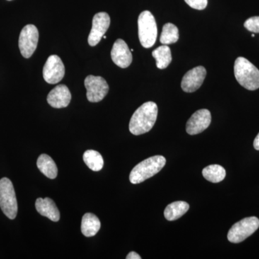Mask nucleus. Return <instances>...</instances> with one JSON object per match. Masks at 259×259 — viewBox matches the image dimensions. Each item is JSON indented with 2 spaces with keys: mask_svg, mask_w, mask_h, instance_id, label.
Returning <instances> with one entry per match:
<instances>
[{
  "mask_svg": "<svg viewBox=\"0 0 259 259\" xmlns=\"http://www.w3.org/2000/svg\"><path fill=\"white\" fill-rule=\"evenodd\" d=\"M186 3L193 9L202 10L207 7L208 0H185Z\"/></svg>",
  "mask_w": 259,
  "mask_h": 259,
  "instance_id": "obj_24",
  "label": "nucleus"
},
{
  "mask_svg": "<svg viewBox=\"0 0 259 259\" xmlns=\"http://www.w3.org/2000/svg\"><path fill=\"white\" fill-rule=\"evenodd\" d=\"M103 37H104V38H105V39H106V38H107V37H106V36H105V35H104Z\"/></svg>",
  "mask_w": 259,
  "mask_h": 259,
  "instance_id": "obj_28",
  "label": "nucleus"
},
{
  "mask_svg": "<svg viewBox=\"0 0 259 259\" xmlns=\"http://www.w3.org/2000/svg\"><path fill=\"white\" fill-rule=\"evenodd\" d=\"M140 42L143 47L148 49L152 47L157 38V25L156 20L151 12H142L138 20Z\"/></svg>",
  "mask_w": 259,
  "mask_h": 259,
  "instance_id": "obj_4",
  "label": "nucleus"
},
{
  "mask_svg": "<svg viewBox=\"0 0 259 259\" xmlns=\"http://www.w3.org/2000/svg\"><path fill=\"white\" fill-rule=\"evenodd\" d=\"M202 175L205 180L212 183L222 182L226 176V169L221 165L212 164L202 170Z\"/></svg>",
  "mask_w": 259,
  "mask_h": 259,
  "instance_id": "obj_20",
  "label": "nucleus"
},
{
  "mask_svg": "<svg viewBox=\"0 0 259 259\" xmlns=\"http://www.w3.org/2000/svg\"><path fill=\"white\" fill-rule=\"evenodd\" d=\"M35 208L42 216H45L54 222H58L60 220V212L56 207V204L52 199L37 198L35 201Z\"/></svg>",
  "mask_w": 259,
  "mask_h": 259,
  "instance_id": "obj_15",
  "label": "nucleus"
},
{
  "mask_svg": "<svg viewBox=\"0 0 259 259\" xmlns=\"http://www.w3.org/2000/svg\"><path fill=\"white\" fill-rule=\"evenodd\" d=\"M37 166L40 171L48 178L54 180L57 177V166L53 158H51L49 155H40L37 158Z\"/></svg>",
  "mask_w": 259,
  "mask_h": 259,
  "instance_id": "obj_17",
  "label": "nucleus"
},
{
  "mask_svg": "<svg viewBox=\"0 0 259 259\" xmlns=\"http://www.w3.org/2000/svg\"><path fill=\"white\" fill-rule=\"evenodd\" d=\"M251 36L253 37H254L255 36L254 34H252Z\"/></svg>",
  "mask_w": 259,
  "mask_h": 259,
  "instance_id": "obj_27",
  "label": "nucleus"
},
{
  "mask_svg": "<svg viewBox=\"0 0 259 259\" xmlns=\"http://www.w3.org/2000/svg\"><path fill=\"white\" fill-rule=\"evenodd\" d=\"M112 60L117 66L125 69L133 61V56L127 44L122 39H117L111 51Z\"/></svg>",
  "mask_w": 259,
  "mask_h": 259,
  "instance_id": "obj_13",
  "label": "nucleus"
},
{
  "mask_svg": "<svg viewBox=\"0 0 259 259\" xmlns=\"http://www.w3.org/2000/svg\"><path fill=\"white\" fill-rule=\"evenodd\" d=\"M71 95L69 88L64 84H59L53 89L47 97L48 103L54 108H64L69 105Z\"/></svg>",
  "mask_w": 259,
  "mask_h": 259,
  "instance_id": "obj_14",
  "label": "nucleus"
},
{
  "mask_svg": "<svg viewBox=\"0 0 259 259\" xmlns=\"http://www.w3.org/2000/svg\"><path fill=\"white\" fill-rule=\"evenodd\" d=\"M83 160L87 166L94 171L102 170L104 166V160L98 151L88 150L83 155Z\"/></svg>",
  "mask_w": 259,
  "mask_h": 259,
  "instance_id": "obj_21",
  "label": "nucleus"
},
{
  "mask_svg": "<svg viewBox=\"0 0 259 259\" xmlns=\"http://www.w3.org/2000/svg\"><path fill=\"white\" fill-rule=\"evenodd\" d=\"M38 38V30L35 25L30 24L24 27L19 37V49L24 58L31 57L36 50Z\"/></svg>",
  "mask_w": 259,
  "mask_h": 259,
  "instance_id": "obj_7",
  "label": "nucleus"
},
{
  "mask_svg": "<svg viewBox=\"0 0 259 259\" xmlns=\"http://www.w3.org/2000/svg\"><path fill=\"white\" fill-rule=\"evenodd\" d=\"M166 162V158L162 156L146 158L133 168L130 175V181L134 185H137L147 180L161 171Z\"/></svg>",
  "mask_w": 259,
  "mask_h": 259,
  "instance_id": "obj_3",
  "label": "nucleus"
},
{
  "mask_svg": "<svg viewBox=\"0 0 259 259\" xmlns=\"http://www.w3.org/2000/svg\"><path fill=\"white\" fill-rule=\"evenodd\" d=\"M101 223L100 220L93 213H86L81 220V231L83 236H95L100 231Z\"/></svg>",
  "mask_w": 259,
  "mask_h": 259,
  "instance_id": "obj_16",
  "label": "nucleus"
},
{
  "mask_svg": "<svg viewBox=\"0 0 259 259\" xmlns=\"http://www.w3.org/2000/svg\"><path fill=\"white\" fill-rule=\"evenodd\" d=\"M153 57L156 59V66L160 69H164L168 67L171 62L172 56L171 50L167 45L161 46L153 51Z\"/></svg>",
  "mask_w": 259,
  "mask_h": 259,
  "instance_id": "obj_19",
  "label": "nucleus"
},
{
  "mask_svg": "<svg viewBox=\"0 0 259 259\" xmlns=\"http://www.w3.org/2000/svg\"><path fill=\"white\" fill-rule=\"evenodd\" d=\"M253 146H254L255 150L259 151V134L257 135L254 141H253Z\"/></svg>",
  "mask_w": 259,
  "mask_h": 259,
  "instance_id": "obj_26",
  "label": "nucleus"
},
{
  "mask_svg": "<svg viewBox=\"0 0 259 259\" xmlns=\"http://www.w3.org/2000/svg\"><path fill=\"white\" fill-rule=\"evenodd\" d=\"M8 1H10V0H8Z\"/></svg>",
  "mask_w": 259,
  "mask_h": 259,
  "instance_id": "obj_29",
  "label": "nucleus"
},
{
  "mask_svg": "<svg viewBox=\"0 0 259 259\" xmlns=\"http://www.w3.org/2000/svg\"><path fill=\"white\" fill-rule=\"evenodd\" d=\"M207 71L203 66H199L190 70L184 76L182 81V90L185 93H194L198 90L205 79Z\"/></svg>",
  "mask_w": 259,
  "mask_h": 259,
  "instance_id": "obj_12",
  "label": "nucleus"
},
{
  "mask_svg": "<svg viewBox=\"0 0 259 259\" xmlns=\"http://www.w3.org/2000/svg\"><path fill=\"white\" fill-rule=\"evenodd\" d=\"M244 27L250 32L259 33V17H252L245 22Z\"/></svg>",
  "mask_w": 259,
  "mask_h": 259,
  "instance_id": "obj_23",
  "label": "nucleus"
},
{
  "mask_svg": "<svg viewBox=\"0 0 259 259\" xmlns=\"http://www.w3.org/2000/svg\"><path fill=\"white\" fill-rule=\"evenodd\" d=\"M211 119V113L208 110H197L187 121L186 125L187 134L193 136L203 132L210 125Z\"/></svg>",
  "mask_w": 259,
  "mask_h": 259,
  "instance_id": "obj_11",
  "label": "nucleus"
},
{
  "mask_svg": "<svg viewBox=\"0 0 259 259\" xmlns=\"http://www.w3.org/2000/svg\"><path fill=\"white\" fill-rule=\"evenodd\" d=\"M126 258L127 259H141V257L137 253L134 251L130 252L128 254H127V256H126Z\"/></svg>",
  "mask_w": 259,
  "mask_h": 259,
  "instance_id": "obj_25",
  "label": "nucleus"
},
{
  "mask_svg": "<svg viewBox=\"0 0 259 259\" xmlns=\"http://www.w3.org/2000/svg\"><path fill=\"white\" fill-rule=\"evenodd\" d=\"M234 74L238 82L246 90H256L259 88V70L243 57L235 61Z\"/></svg>",
  "mask_w": 259,
  "mask_h": 259,
  "instance_id": "obj_2",
  "label": "nucleus"
},
{
  "mask_svg": "<svg viewBox=\"0 0 259 259\" xmlns=\"http://www.w3.org/2000/svg\"><path fill=\"white\" fill-rule=\"evenodd\" d=\"M87 97L90 102L102 101L109 92V85L102 76L89 75L84 80Z\"/></svg>",
  "mask_w": 259,
  "mask_h": 259,
  "instance_id": "obj_8",
  "label": "nucleus"
},
{
  "mask_svg": "<svg viewBox=\"0 0 259 259\" xmlns=\"http://www.w3.org/2000/svg\"><path fill=\"white\" fill-rule=\"evenodd\" d=\"M158 107L155 102L143 104L134 112L130 121L129 130L131 134L139 136L149 132L157 119Z\"/></svg>",
  "mask_w": 259,
  "mask_h": 259,
  "instance_id": "obj_1",
  "label": "nucleus"
},
{
  "mask_svg": "<svg viewBox=\"0 0 259 259\" xmlns=\"http://www.w3.org/2000/svg\"><path fill=\"white\" fill-rule=\"evenodd\" d=\"M0 207L10 220H14L18 214V202L14 187L6 177L0 180Z\"/></svg>",
  "mask_w": 259,
  "mask_h": 259,
  "instance_id": "obj_5",
  "label": "nucleus"
},
{
  "mask_svg": "<svg viewBox=\"0 0 259 259\" xmlns=\"http://www.w3.org/2000/svg\"><path fill=\"white\" fill-rule=\"evenodd\" d=\"M180 38L179 29L176 25L172 23H166L163 25L162 30L160 42L163 45H169L175 44Z\"/></svg>",
  "mask_w": 259,
  "mask_h": 259,
  "instance_id": "obj_22",
  "label": "nucleus"
},
{
  "mask_svg": "<svg viewBox=\"0 0 259 259\" xmlns=\"http://www.w3.org/2000/svg\"><path fill=\"white\" fill-rule=\"evenodd\" d=\"M190 209V205L184 201H177L168 204L164 210V217L167 221H174L183 216Z\"/></svg>",
  "mask_w": 259,
  "mask_h": 259,
  "instance_id": "obj_18",
  "label": "nucleus"
},
{
  "mask_svg": "<svg viewBox=\"0 0 259 259\" xmlns=\"http://www.w3.org/2000/svg\"><path fill=\"white\" fill-rule=\"evenodd\" d=\"M110 25V18L107 13H97L94 16L93 28L88 37V42L90 47H95L105 35Z\"/></svg>",
  "mask_w": 259,
  "mask_h": 259,
  "instance_id": "obj_10",
  "label": "nucleus"
},
{
  "mask_svg": "<svg viewBox=\"0 0 259 259\" xmlns=\"http://www.w3.org/2000/svg\"><path fill=\"white\" fill-rule=\"evenodd\" d=\"M258 228V218H245L231 227L228 233V241L233 243H241L253 234Z\"/></svg>",
  "mask_w": 259,
  "mask_h": 259,
  "instance_id": "obj_6",
  "label": "nucleus"
},
{
  "mask_svg": "<svg viewBox=\"0 0 259 259\" xmlns=\"http://www.w3.org/2000/svg\"><path fill=\"white\" fill-rule=\"evenodd\" d=\"M65 67L62 61L57 55H51L47 59L42 70L44 80L47 83L55 84L64 78Z\"/></svg>",
  "mask_w": 259,
  "mask_h": 259,
  "instance_id": "obj_9",
  "label": "nucleus"
}]
</instances>
